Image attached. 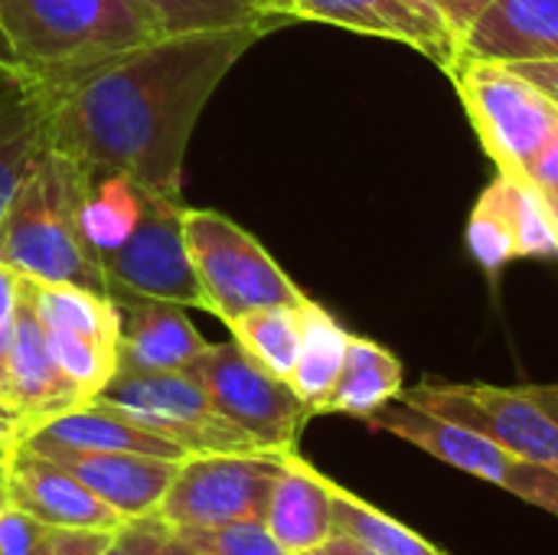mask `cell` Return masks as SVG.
I'll list each match as a JSON object with an SVG mask.
<instances>
[{
  "label": "cell",
  "mask_w": 558,
  "mask_h": 555,
  "mask_svg": "<svg viewBox=\"0 0 558 555\" xmlns=\"http://www.w3.org/2000/svg\"><path fill=\"white\" fill-rule=\"evenodd\" d=\"M294 7H298V0H262V10H265V16H268L271 23H275V20H288Z\"/></svg>",
  "instance_id": "41"
},
{
  "label": "cell",
  "mask_w": 558,
  "mask_h": 555,
  "mask_svg": "<svg viewBox=\"0 0 558 555\" xmlns=\"http://www.w3.org/2000/svg\"><path fill=\"white\" fill-rule=\"evenodd\" d=\"M497 0H435V7L441 10V16L448 20V26L454 29L458 39H464V33L494 7Z\"/></svg>",
  "instance_id": "34"
},
{
  "label": "cell",
  "mask_w": 558,
  "mask_h": 555,
  "mask_svg": "<svg viewBox=\"0 0 558 555\" xmlns=\"http://www.w3.org/2000/svg\"><path fill=\"white\" fill-rule=\"evenodd\" d=\"M265 527L288 555L317 553L337 533L330 478L311 468L298 448L284 451V468L268 497Z\"/></svg>",
  "instance_id": "17"
},
{
  "label": "cell",
  "mask_w": 558,
  "mask_h": 555,
  "mask_svg": "<svg viewBox=\"0 0 558 555\" xmlns=\"http://www.w3.org/2000/svg\"><path fill=\"white\" fill-rule=\"evenodd\" d=\"M461 56L507 65L558 59V0H497L464 33Z\"/></svg>",
  "instance_id": "18"
},
{
  "label": "cell",
  "mask_w": 558,
  "mask_h": 555,
  "mask_svg": "<svg viewBox=\"0 0 558 555\" xmlns=\"http://www.w3.org/2000/svg\"><path fill=\"white\" fill-rule=\"evenodd\" d=\"M3 402L23 422L26 435L62 412L85 406L78 389L56 366V360L46 347L43 324L33 314L26 298L20 301L16 334H13L10 363H7V399Z\"/></svg>",
  "instance_id": "16"
},
{
  "label": "cell",
  "mask_w": 558,
  "mask_h": 555,
  "mask_svg": "<svg viewBox=\"0 0 558 555\" xmlns=\"http://www.w3.org/2000/svg\"><path fill=\"white\" fill-rule=\"evenodd\" d=\"M262 29L157 36L128 49L46 105V144L88 177L124 173L157 196L183 193V157L193 128L242 52Z\"/></svg>",
  "instance_id": "1"
},
{
  "label": "cell",
  "mask_w": 558,
  "mask_h": 555,
  "mask_svg": "<svg viewBox=\"0 0 558 555\" xmlns=\"http://www.w3.org/2000/svg\"><path fill=\"white\" fill-rule=\"evenodd\" d=\"M23 438H26L23 422H20L7 406H0V455H10Z\"/></svg>",
  "instance_id": "37"
},
{
  "label": "cell",
  "mask_w": 558,
  "mask_h": 555,
  "mask_svg": "<svg viewBox=\"0 0 558 555\" xmlns=\"http://www.w3.org/2000/svg\"><path fill=\"white\" fill-rule=\"evenodd\" d=\"M88 173L56 147H43L0 216V265L20 278L105 291V275L85 245L78 209Z\"/></svg>",
  "instance_id": "3"
},
{
  "label": "cell",
  "mask_w": 558,
  "mask_h": 555,
  "mask_svg": "<svg viewBox=\"0 0 558 555\" xmlns=\"http://www.w3.org/2000/svg\"><path fill=\"white\" fill-rule=\"evenodd\" d=\"M186 373L262 451H294L307 419H314L294 389L262 370L235 340L209 343Z\"/></svg>",
  "instance_id": "7"
},
{
  "label": "cell",
  "mask_w": 558,
  "mask_h": 555,
  "mask_svg": "<svg viewBox=\"0 0 558 555\" xmlns=\"http://www.w3.org/2000/svg\"><path fill=\"white\" fill-rule=\"evenodd\" d=\"M301 317H304L301 350H298V363L288 376V386L311 409V415H324V402H327V396L343 370V360H347L350 330L340 327V321L311 298L304 301Z\"/></svg>",
  "instance_id": "22"
},
{
  "label": "cell",
  "mask_w": 558,
  "mask_h": 555,
  "mask_svg": "<svg viewBox=\"0 0 558 555\" xmlns=\"http://www.w3.org/2000/svg\"><path fill=\"white\" fill-rule=\"evenodd\" d=\"M7 458H10V455L0 458V504L7 500Z\"/></svg>",
  "instance_id": "43"
},
{
  "label": "cell",
  "mask_w": 558,
  "mask_h": 555,
  "mask_svg": "<svg viewBox=\"0 0 558 555\" xmlns=\"http://www.w3.org/2000/svg\"><path fill=\"white\" fill-rule=\"evenodd\" d=\"M46 523L23 514L16 504H0V555H29L46 536Z\"/></svg>",
  "instance_id": "32"
},
{
  "label": "cell",
  "mask_w": 558,
  "mask_h": 555,
  "mask_svg": "<svg viewBox=\"0 0 558 555\" xmlns=\"http://www.w3.org/2000/svg\"><path fill=\"white\" fill-rule=\"evenodd\" d=\"M402 363L392 350L369 337H353L347 347L343 370L324 402V415H350V419H369L383 406L396 402L402 393Z\"/></svg>",
  "instance_id": "20"
},
{
  "label": "cell",
  "mask_w": 558,
  "mask_h": 555,
  "mask_svg": "<svg viewBox=\"0 0 558 555\" xmlns=\"http://www.w3.org/2000/svg\"><path fill=\"white\" fill-rule=\"evenodd\" d=\"M526 180L533 186H539L543 193H558V128L553 137L546 141V147L536 154V160L526 170Z\"/></svg>",
  "instance_id": "35"
},
{
  "label": "cell",
  "mask_w": 558,
  "mask_h": 555,
  "mask_svg": "<svg viewBox=\"0 0 558 555\" xmlns=\"http://www.w3.org/2000/svg\"><path fill=\"white\" fill-rule=\"evenodd\" d=\"M183 242L203 298L199 311H209L222 324L258 307L307 301L275 255L216 209L183 206Z\"/></svg>",
  "instance_id": "4"
},
{
  "label": "cell",
  "mask_w": 558,
  "mask_h": 555,
  "mask_svg": "<svg viewBox=\"0 0 558 555\" xmlns=\"http://www.w3.org/2000/svg\"><path fill=\"white\" fill-rule=\"evenodd\" d=\"M284 451L186 455L157 507L167 527H219L265 520Z\"/></svg>",
  "instance_id": "8"
},
{
  "label": "cell",
  "mask_w": 558,
  "mask_h": 555,
  "mask_svg": "<svg viewBox=\"0 0 558 555\" xmlns=\"http://www.w3.org/2000/svg\"><path fill=\"white\" fill-rule=\"evenodd\" d=\"M154 16L160 36L186 33H229V29H262L268 33L271 20L262 10V0H141Z\"/></svg>",
  "instance_id": "26"
},
{
  "label": "cell",
  "mask_w": 558,
  "mask_h": 555,
  "mask_svg": "<svg viewBox=\"0 0 558 555\" xmlns=\"http://www.w3.org/2000/svg\"><path fill=\"white\" fill-rule=\"evenodd\" d=\"M291 16L409 43L422 56L435 59L445 72L461 56V39L441 10L425 0H298Z\"/></svg>",
  "instance_id": "11"
},
{
  "label": "cell",
  "mask_w": 558,
  "mask_h": 555,
  "mask_svg": "<svg viewBox=\"0 0 558 555\" xmlns=\"http://www.w3.org/2000/svg\"><path fill=\"white\" fill-rule=\"evenodd\" d=\"M121 533L131 540V546L137 550V555H203L196 550H190L183 540H177V533L157 517H137V520H124Z\"/></svg>",
  "instance_id": "30"
},
{
  "label": "cell",
  "mask_w": 558,
  "mask_h": 555,
  "mask_svg": "<svg viewBox=\"0 0 558 555\" xmlns=\"http://www.w3.org/2000/svg\"><path fill=\"white\" fill-rule=\"evenodd\" d=\"M111 533H92V530H56L49 527L39 546L29 555H101Z\"/></svg>",
  "instance_id": "33"
},
{
  "label": "cell",
  "mask_w": 558,
  "mask_h": 555,
  "mask_svg": "<svg viewBox=\"0 0 558 555\" xmlns=\"http://www.w3.org/2000/svg\"><path fill=\"white\" fill-rule=\"evenodd\" d=\"M468 249L487 275H500L517 258L513 177L497 173V180L481 193L468 219Z\"/></svg>",
  "instance_id": "27"
},
{
  "label": "cell",
  "mask_w": 558,
  "mask_h": 555,
  "mask_svg": "<svg viewBox=\"0 0 558 555\" xmlns=\"http://www.w3.org/2000/svg\"><path fill=\"white\" fill-rule=\"evenodd\" d=\"M177 540L203 555H288L265 520H239L219 527H170Z\"/></svg>",
  "instance_id": "28"
},
{
  "label": "cell",
  "mask_w": 558,
  "mask_h": 555,
  "mask_svg": "<svg viewBox=\"0 0 558 555\" xmlns=\"http://www.w3.org/2000/svg\"><path fill=\"white\" fill-rule=\"evenodd\" d=\"M402 402L458 422L523 461L558 464L556 422L530 399L523 386L500 389L487 383H418L399 393Z\"/></svg>",
  "instance_id": "9"
},
{
  "label": "cell",
  "mask_w": 558,
  "mask_h": 555,
  "mask_svg": "<svg viewBox=\"0 0 558 555\" xmlns=\"http://www.w3.org/2000/svg\"><path fill=\"white\" fill-rule=\"evenodd\" d=\"M7 500L56 530L114 533L124 523L75 474L23 442L7 458Z\"/></svg>",
  "instance_id": "12"
},
{
  "label": "cell",
  "mask_w": 558,
  "mask_h": 555,
  "mask_svg": "<svg viewBox=\"0 0 558 555\" xmlns=\"http://www.w3.org/2000/svg\"><path fill=\"white\" fill-rule=\"evenodd\" d=\"M108 294H134L180 307H203L199 285L183 242V196L147 193L131 239L101 258Z\"/></svg>",
  "instance_id": "10"
},
{
  "label": "cell",
  "mask_w": 558,
  "mask_h": 555,
  "mask_svg": "<svg viewBox=\"0 0 558 555\" xmlns=\"http://www.w3.org/2000/svg\"><path fill=\"white\" fill-rule=\"evenodd\" d=\"M301 304H271V307H258L248 311L242 317H235L229 327L232 340L271 376L284 379L291 376L294 363H298V350H301V330H304V317H301Z\"/></svg>",
  "instance_id": "24"
},
{
  "label": "cell",
  "mask_w": 558,
  "mask_h": 555,
  "mask_svg": "<svg viewBox=\"0 0 558 555\" xmlns=\"http://www.w3.org/2000/svg\"><path fill=\"white\" fill-rule=\"evenodd\" d=\"M20 301H23V278L0 265V406H7V363H10V347L16 334V317H20Z\"/></svg>",
  "instance_id": "31"
},
{
  "label": "cell",
  "mask_w": 558,
  "mask_h": 555,
  "mask_svg": "<svg viewBox=\"0 0 558 555\" xmlns=\"http://www.w3.org/2000/svg\"><path fill=\"white\" fill-rule=\"evenodd\" d=\"M101 555H137V550L131 546V540L121 533V527L111 533V540H108V546L101 550Z\"/></svg>",
  "instance_id": "42"
},
{
  "label": "cell",
  "mask_w": 558,
  "mask_h": 555,
  "mask_svg": "<svg viewBox=\"0 0 558 555\" xmlns=\"http://www.w3.org/2000/svg\"><path fill=\"white\" fill-rule=\"evenodd\" d=\"M0 458H3V455H0Z\"/></svg>",
  "instance_id": "48"
},
{
  "label": "cell",
  "mask_w": 558,
  "mask_h": 555,
  "mask_svg": "<svg viewBox=\"0 0 558 555\" xmlns=\"http://www.w3.org/2000/svg\"><path fill=\"white\" fill-rule=\"evenodd\" d=\"M513 209H517V258L558 255L556 219L543 190L523 177H513Z\"/></svg>",
  "instance_id": "29"
},
{
  "label": "cell",
  "mask_w": 558,
  "mask_h": 555,
  "mask_svg": "<svg viewBox=\"0 0 558 555\" xmlns=\"http://www.w3.org/2000/svg\"><path fill=\"white\" fill-rule=\"evenodd\" d=\"M98 406L170 438L186 455L262 451L235 422H229L206 389L186 373H114L98 393Z\"/></svg>",
  "instance_id": "6"
},
{
  "label": "cell",
  "mask_w": 558,
  "mask_h": 555,
  "mask_svg": "<svg viewBox=\"0 0 558 555\" xmlns=\"http://www.w3.org/2000/svg\"><path fill=\"white\" fill-rule=\"evenodd\" d=\"M144 203H147V190H141L124 173L88 177V190L82 196L78 222H82L85 245L92 249L98 265L105 255H111L114 249H121L131 239V232L141 222Z\"/></svg>",
  "instance_id": "23"
},
{
  "label": "cell",
  "mask_w": 558,
  "mask_h": 555,
  "mask_svg": "<svg viewBox=\"0 0 558 555\" xmlns=\"http://www.w3.org/2000/svg\"><path fill=\"white\" fill-rule=\"evenodd\" d=\"M468 118L504 177H523L558 128V108L513 65L458 56L448 69Z\"/></svg>",
  "instance_id": "5"
},
{
  "label": "cell",
  "mask_w": 558,
  "mask_h": 555,
  "mask_svg": "<svg viewBox=\"0 0 558 555\" xmlns=\"http://www.w3.org/2000/svg\"><path fill=\"white\" fill-rule=\"evenodd\" d=\"M546 196V203H549V209H553V219H556V232H558V193H543Z\"/></svg>",
  "instance_id": "44"
},
{
  "label": "cell",
  "mask_w": 558,
  "mask_h": 555,
  "mask_svg": "<svg viewBox=\"0 0 558 555\" xmlns=\"http://www.w3.org/2000/svg\"><path fill=\"white\" fill-rule=\"evenodd\" d=\"M23 442H46V445H62L75 451H124V455H154V458H170L183 461L186 451L173 445L170 438L124 419L121 412L85 402L78 409H69L39 429H33Z\"/></svg>",
  "instance_id": "19"
},
{
  "label": "cell",
  "mask_w": 558,
  "mask_h": 555,
  "mask_svg": "<svg viewBox=\"0 0 558 555\" xmlns=\"http://www.w3.org/2000/svg\"><path fill=\"white\" fill-rule=\"evenodd\" d=\"M157 36L141 0H0L7 65L36 92H59Z\"/></svg>",
  "instance_id": "2"
},
{
  "label": "cell",
  "mask_w": 558,
  "mask_h": 555,
  "mask_svg": "<svg viewBox=\"0 0 558 555\" xmlns=\"http://www.w3.org/2000/svg\"><path fill=\"white\" fill-rule=\"evenodd\" d=\"M513 69L530 79L553 105L558 108V59H533V62H513Z\"/></svg>",
  "instance_id": "36"
},
{
  "label": "cell",
  "mask_w": 558,
  "mask_h": 555,
  "mask_svg": "<svg viewBox=\"0 0 558 555\" xmlns=\"http://www.w3.org/2000/svg\"><path fill=\"white\" fill-rule=\"evenodd\" d=\"M526 393H530V399L556 422L558 429V383H553V386H523Z\"/></svg>",
  "instance_id": "39"
},
{
  "label": "cell",
  "mask_w": 558,
  "mask_h": 555,
  "mask_svg": "<svg viewBox=\"0 0 558 555\" xmlns=\"http://www.w3.org/2000/svg\"><path fill=\"white\" fill-rule=\"evenodd\" d=\"M10 75H16V72H0V82H3V79H10Z\"/></svg>",
  "instance_id": "46"
},
{
  "label": "cell",
  "mask_w": 558,
  "mask_h": 555,
  "mask_svg": "<svg viewBox=\"0 0 558 555\" xmlns=\"http://www.w3.org/2000/svg\"><path fill=\"white\" fill-rule=\"evenodd\" d=\"M114 304L121 311L118 373L190 370L196 357L209 347L180 304L134 294H114Z\"/></svg>",
  "instance_id": "15"
},
{
  "label": "cell",
  "mask_w": 558,
  "mask_h": 555,
  "mask_svg": "<svg viewBox=\"0 0 558 555\" xmlns=\"http://www.w3.org/2000/svg\"><path fill=\"white\" fill-rule=\"evenodd\" d=\"M425 3H432V7H435V0H425Z\"/></svg>",
  "instance_id": "47"
},
{
  "label": "cell",
  "mask_w": 558,
  "mask_h": 555,
  "mask_svg": "<svg viewBox=\"0 0 558 555\" xmlns=\"http://www.w3.org/2000/svg\"><path fill=\"white\" fill-rule=\"evenodd\" d=\"M539 510H546V514H553L558 517V464L553 468V474H549V481H546V487H543V497H539V504H536Z\"/></svg>",
  "instance_id": "40"
},
{
  "label": "cell",
  "mask_w": 558,
  "mask_h": 555,
  "mask_svg": "<svg viewBox=\"0 0 558 555\" xmlns=\"http://www.w3.org/2000/svg\"><path fill=\"white\" fill-rule=\"evenodd\" d=\"M366 425L373 432H386V435H396L415 448H422L425 455L464 471V474H474L481 481H490L497 487H507L513 468L520 464L517 455H510L507 448L494 445L490 438L458 425V422H448L441 415H432V412H422L402 399L383 406L376 415L366 419Z\"/></svg>",
  "instance_id": "14"
},
{
  "label": "cell",
  "mask_w": 558,
  "mask_h": 555,
  "mask_svg": "<svg viewBox=\"0 0 558 555\" xmlns=\"http://www.w3.org/2000/svg\"><path fill=\"white\" fill-rule=\"evenodd\" d=\"M49 461L75 474L98 500H105L121 520H137L157 514L167 497L180 461L154 455H124V451H75L46 442H23Z\"/></svg>",
  "instance_id": "13"
},
{
  "label": "cell",
  "mask_w": 558,
  "mask_h": 555,
  "mask_svg": "<svg viewBox=\"0 0 558 555\" xmlns=\"http://www.w3.org/2000/svg\"><path fill=\"white\" fill-rule=\"evenodd\" d=\"M330 500H333V523L337 533L363 543L376 555H445L438 546H432L415 530L402 527L379 507L366 504L363 497L350 494L347 487L330 481Z\"/></svg>",
  "instance_id": "25"
},
{
  "label": "cell",
  "mask_w": 558,
  "mask_h": 555,
  "mask_svg": "<svg viewBox=\"0 0 558 555\" xmlns=\"http://www.w3.org/2000/svg\"><path fill=\"white\" fill-rule=\"evenodd\" d=\"M311 555H376L373 550H366L363 543H356V540H350V536H343V533H333L317 553Z\"/></svg>",
  "instance_id": "38"
},
{
  "label": "cell",
  "mask_w": 558,
  "mask_h": 555,
  "mask_svg": "<svg viewBox=\"0 0 558 555\" xmlns=\"http://www.w3.org/2000/svg\"><path fill=\"white\" fill-rule=\"evenodd\" d=\"M46 147V105L20 75L0 82V216Z\"/></svg>",
  "instance_id": "21"
},
{
  "label": "cell",
  "mask_w": 558,
  "mask_h": 555,
  "mask_svg": "<svg viewBox=\"0 0 558 555\" xmlns=\"http://www.w3.org/2000/svg\"><path fill=\"white\" fill-rule=\"evenodd\" d=\"M0 72H13V69L7 65V59H3V56H0Z\"/></svg>",
  "instance_id": "45"
}]
</instances>
